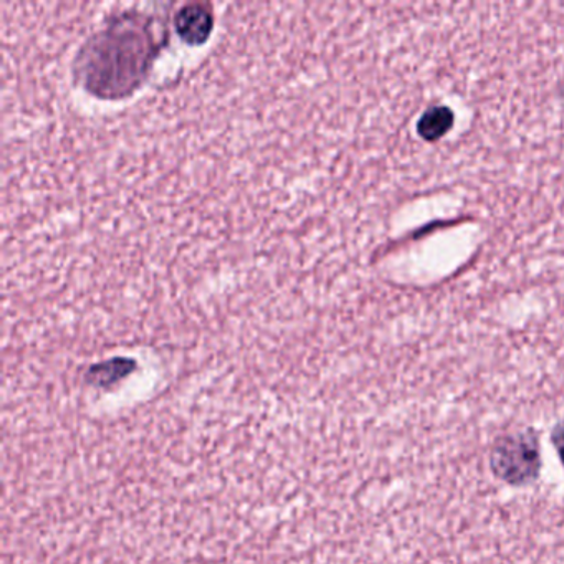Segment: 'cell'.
Masks as SVG:
<instances>
[{
  "label": "cell",
  "mask_w": 564,
  "mask_h": 564,
  "mask_svg": "<svg viewBox=\"0 0 564 564\" xmlns=\"http://www.w3.org/2000/svg\"><path fill=\"white\" fill-rule=\"evenodd\" d=\"M491 470L511 485L528 484L540 470V451L533 432H517L498 438L491 451Z\"/></svg>",
  "instance_id": "obj_1"
},
{
  "label": "cell",
  "mask_w": 564,
  "mask_h": 564,
  "mask_svg": "<svg viewBox=\"0 0 564 564\" xmlns=\"http://www.w3.org/2000/svg\"><path fill=\"white\" fill-rule=\"evenodd\" d=\"M177 34L191 45H199L209 39L214 19L209 9L199 4L184 6L174 19Z\"/></svg>",
  "instance_id": "obj_2"
},
{
  "label": "cell",
  "mask_w": 564,
  "mask_h": 564,
  "mask_svg": "<svg viewBox=\"0 0 564 564\" xmlns=\"http://www.w3.org/2000/svg\"><path fill=\"white\" fill-rule=\"evenodd\" d=\"M454 111L448 107H432L422 115L417 123V133L424 140L437 141L454 127Z\"/></svg>",
  "instance_id": "obj_3"
},
{
  "label": "cell",
  "mask_w": 564,
  "mask_h": 564,
  "mask_svg": "<svg viewBox=\"0 0 564 564\" xmlns=\"http://www.w3.org/2000/svg\"><path fill=\"white\" fill-rule=\"evenodd\" d=\"M553 442L557 454H560L561 462H563L564 465V422L557 425L556 431H554Z\"/></svg>",
  "instance_id": "obj_4"
}]
</instances>
